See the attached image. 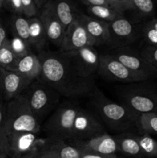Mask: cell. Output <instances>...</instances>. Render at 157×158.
I'll list each match as a JSON object with an SVG mask.
<instances>
[{"label":"cell","instance_id":"obj_1","mask_svg":"<svg viewBox=\"0 0 157 158\" xmlns=\"http://www.w3.org/2000/svg\"><path fill=\"white\" fill-rule=\"evenodd\" d=\"M39 80L66 97L92 96L96 89L93 77L82 76L64 53L40 51Z\"/></svg>","mask_w":157,"mask_h":158},{"label":"cell","instance_id":"obj_2","mask_svg":"<svg viewBox=\"0 0 157 158\" xmlns=\"http://www.w3.org/2000/svg\"><path fill=\"white\" fill-rule=\"evenodd\" d=\"M40 123L31 112L24 94L9 101L4 120L0 125V158L8 140L20 133L38 134Z\"/></svg>","mask_w":157,"mask_h":158},{"label":"cell","instance_id":"obj_3","mask_svg":"<svg viewBox=\"0 0 157 158\" xmlns=\"http://www.w3.org/2000/svg\"><path fill=\"white\" fill-rule=\"evenodd\" d=\"M92 97L97 114L109 128L113 131H124L135 126L138 114L124 104L109 100L97 89Z\"/></svg>","mask_w":157,"mask_h":158},{"label":"cell","instance_id":"obj_4","mask_svg":"<svg viewBox=\"0 0 157 158\" xmlns=\"http://www.w3.org/2000/svg\"><path fill=\"white\" fill-rule=\"evenodd\" d=\"M24 94L26 96L31 112L39 123L55 109L61 96L55 89L40 80H34Z\"/></svg>","mask_w":157,"mask_h":158},{"label":"cell","instance_id":"obj_5","mask_svg":"<svg viewBox=\"0 0 157 158\" xmlns=\"http://www.w3.org/2000/svg\"><path fill=\"white\" fill-rule=\"evenodd\" d=\"M141 83H131L122 89L123 104L136 114H157V90Z\"/></svg>","mask_w":157,"mask_h":158},{"label":"cell","instance_id":"obj_6","mask_svg":"<svg viewBox=\"0 0 157 158\" xmlns=\"http://www.w3.org/2000/svg\"><path fill=\"white\" fill-rule=\"evenodd\" d=\"M79 110L75 103H63L58 106L45 125L48 137L63 140L72 139L74 123Z\"/></svg>","mask_w":157,"mask_h":158},{"label":"cell","instance_id":"obj_7","mask_svg":"<svg viewBox=\"0 0 157 158\" xmlns=\"http://www.w3.org/2000/svg\"><path fill=\"white\" fill-rule=\"evenodd\" d=\"M98 74L107 80L125 83H141L147 80L146 77L130 70L111 54L100 55Z\"/></svg>","mask_w":157,"mask_h":158},{"label":"cell","instance_id":"obj_8","mask_svg":"<svg viewBox=\"0 0 157 158\" xmlns=\"http://www.w3.org/2000/svg\"><path fill=\"white\" fill-rule=\"evenodd\" d=\"M44 142L41 143L37 133H20L8 140L2 158H19L23 156L33 155Z\"/></svg>","mask_w":157,"mask_h":158},{"label":"cell","instance_id":"obj_9","mask_svg":"<svg viewBox=\"0 0 157 158\" xmlns=\"http://www.w3.org/2000/svg\"><path fill=\"white\" fill-rule=\"evenodd\" d=\"M62 53L83 77H93L94 74L98 73L100 55L94 46H87L78 50Z\"/></svg>","mask_w":157,"mask_h":158},{"label":"cell","instance_id":"obj_10","mask_svg":"<svg viewBox=\"0 0 157 158\" xmlns=\"http://www.w3.org/2000/svg\"><path fill=\"white\" fill-rule=\"evenodd\" d=\"M110 54L130 70L146 77L147 80L157 76L156 69L149 64L141 54L137 53L127 46L117 48Z\"/></svg>","mask_w":157,"mask_h":158},{"label":"cell","instance_id":"obj_11","mask_svg":"<svg viewBox=\"0 0 157 158\" xmlns=\"http://www.w3.org/2000/svg\"><path fill=\"white\" fill-rule=\"evenodd\" d=\"M94 46H95V42L89 36L77 17L76 19L66 29L59 49L61 52H69Z\"/></svg>","mask_w":157,"mask_h":158},{"label":"cell","instance_id":"obj_12","mask_svg":"<svg viewBox=\"0 0 157 158\" xmlns=\"http://www.w3.org/2000/svg\"><path fill=\"white\" fill-rule=\"evenodd\" d=\"M37 16L41 20L48 41L60 47L66 29L58 20L55 12L53 1H48L38 11Z\"/></svg>","mask_w":157,"mask_h":158},{"label":"cell","instance_id":"obj_13","mask_svg":"<svg viewBox=\"0 0 157 158\" xmlns=\"http://www.w3.org/2000/svg\"><path fill=\"white\" fill-rule=\"evenodd\" d=\"M32 80L15 71H9L0 67V89L5 100H13L23 94Z\"/></svg>","mask_w":157,"mask_h":158},{"label":"cell","instance_id":"obj_14","mask_svg":"<svg viewBox=\"0 0 157 158\" xmlns=\"http://www.w3.org/2000/svg\"><path fill=\"white\" fill-rule=\"evenodd\" d=\"M105 133L102 123L92 114L80 108L74 123L72 140H87Z\"/></svg>","mask_w":157,"mask_h":158},{"label":"cell","instance_id":"obj_15","mask_svg":"<svg viewBox=\"0 0 157 158\" xmlns=\"http://www.w3.org/2000/svg\"><path fill=\"white\" fill-rule=\"evenodd\" d=\"M33 156L36 158H80L81 151L66 140L48 137Z\"/></svg>","mask_w":157,"mask_h":158},{"label":"cell","instance_id":"obj_16","mask_svg":"<svg viewBox=\"0 0 157 158\" xmlns=\"http://www.w3.org/2000/svg\"><path fill=\"white\" fill-rule=\"evenodd\" d=\"M78 19L86 29L89 36L96 45L110 43L109 23L92 18L84 14H78Z\"/></svg>","mask_w":157,"mask_h":158},{"label":"cell","instance_id":"obj_17","mask_svg":"<svg viewBox=\"0 0 157 158\" xmlns=\"http://www.w3.org/2000/svg\"><path fill=\"white\" fill-rule=\"evenodd\" d=\"M75 146L106 155L115 154L118 151L115 138L106 133L87 140H76Z\"/></svg>","mask_w":157,"mask_h":158},{"label":"cell","instance_id":"obj_18","mask_svg":"<svg viewBox=\"0 0 157 158\" xmlns=\"http://www.w3.org/2000/svg\"><path fill=\"white\" fill-rule=\"evenodd\" d=\"M15 71L32 81L39 80L42 74V65L38 56L31 52L20 58Z\"/></svg>","mask_w":157,"mask_h":158},{"label":"cell","instance_id":"obj_19","mask_svg":"<svg viewBox=\"0 0 157 158\" xmlns=\"http://www.w3.org/2000/svg\"><path fill=\"white\" fill-rule=\"evenodd\" d=\"M109 26L110 42L114 39L120 42L135 40L136 33L135 26L124 16L109 23Z\"/></svg>","mask_w":157,"mask_h":158},{"label":"cell","instance_id":"obj_20","mask_svg":"<svg viewBox=\"0 0 157 158\" xmlns=\"http://www.w3.org/2000/svg\"><path fill=\"white\" fill-rule=\"evenodd\" d=\"M114 137L116 140L118 145V151L132 157H144L136 135L132 134H122Z\"/></svg>","mask_w":157,"mask_h":158},{"label":"cell","instance_id":"obj_21","mask_svg":"<svg viewBox=\"0 0 157 158\" xmlns=\"http://www.w3.org/2000/svg\"><path fill=\"white\" fill-rule=\"evenodd\" d=\"M29 44L31 48L42 51L48 42L41 20L38 16L29 18Z\"/></svg>","mask_w":157,"mask_h":158},{"label":"cell","instance_id":"obj_22","mask_svg":"<svg viewBox=\"0 0 157 158\" xmlns=\"http://www.w3.org/2000/svg\"><path fill=\"white\" fill-rule=\"evenodd\" d=\"M55 12L60 23L65 29L72 24L77 19L78 14L76 13L73 5L69 0H52Z\"/></svg>","mask_w":157,"mask_h":158},{"label":"cell","instance_id":"obj_23","mask_svg":"<svg viewBox=\"0 0 157 158\" xmlns=\"http://www.w3.org/2000/svg\"><path fill=\"white\" fill-rule=\"evenodd\" d=\"M87 12L89 14V16L106 23H110L123 16V13L115 10L109 6H88Z\"/></svg>","mask_w":157,"mask_h":158},{"label":"cell","instance_id":"obj_24","mask_svg":"<svg viewBox=\"0 0 157 158\" xmlns=\"http://www.w3.org/2000/svg\"><path fill=\"white\" fill-rule=\"evenodd\" d=\"M11 26L14 36H17L29 45V18L22 15H12ZM31 47V46H30Z\"/></svg>","mask_w":157,"mask_h":158},{"label":"cell","instance_id":"obj_25","mask_svg":"<svg viewBox=\"0 0 157 158\" xmlns=\"http://www.w3.org/2000/svg\"><path fill=\"white\" fill-rule=\"evenodd\" d=\"M19 59L12 51L10 41L8 39L0 48V67L9 71H15Z\"/></svg>","mask_w":157,"mask_h":158},{"label":"cell","instance_id":"obj_26","mask_svg":"<svg viewBox=\"0 0 157 158\" xmlns=\"http://www.w3.org/2000/svg\"><path fill=\"white\" fill-rule=\"evenodd\" d=\"M135 126L143 134H157V114H138Z\"/></svg>","mask_w":157,"mask_h":158},{"label":"cell","instance_id":"obj_27","mask_svg":"<svg viewBox=\"0 0 157 158\" xmlns=\"http://www.w3.org/2000/svg\"><path fill=\"white\" fill-rule=\"evenodd\" d=\"M136 137L144 157H157V141L155 139L148 134L136 135Z\"/></svg>","mask_w":157,"mask_h":158},{"label":"cell","instance_id":"obj_28","mask_svg":"<svg viewBox=\"0 0 157 158\" xmlns=\"http://www.w3.org/2000/svg\"><path fill=\"white\" fill-rule=\"evenodd\" d=\"M134 11L140 17L149 18L155 13V6L153 0H132Z\"/></svg>","mask_w":157,"mask_h":158},{"label":"cell","instance_id":"obj_29","mask_svg":"<svg viewBox=\"0 0 157 158\" xmlns=\"http://www.w3.org/2000/svg\"><path fill=\"white\" fill-rule=\"evenodd\" d=\"M9 41H10L11 48L17 58H22L32 52L29 45H28L26 42L18 37L13 36L12 40H9Z\"/></svg>","mask_w":157,"mask_h":158},{"label":"cell","instance_id":"obj_30","mask_svg":"<svg viewBox=\"0 0 157 158\" xmlns=\"http://www.w3.org/2000/svg\"><path fill=\"white\" fill-rule=\"evenodd\" d=\"M140 54L149 64L157 69V46L146 45Z\"/></svg>","mask_w":157,"mask_h":158},{"label":"cell","instance_id":"obj_31","mask_svg":"<svg viewBox=\"0 0 157 158\" xmlns=\"http://www.w3.org/2000/svg\"><path fill=\"white\" fill-rule=\"evenodd\" d=\"M107 2L109 6L122 13L126 11L134 10L132 0H107Z\"/></svg>","mask_w":157,"mask_h":158},{"label":"cell","instance_id":"obj_32","mask_svg":"<svg viewBox=\"0 0 157 158\" xmlns=\"http://www.w3.org/2000/svg\"><path fill=\"white\" fill-rule=\"evenodd\" d=\"M23 9V15L27 18L37 16L39 9L34 0H21Z\"/></svg>","mask_w":157,"mask_h":158},{"label":"cell","instance_id":"obj_33","mask_svg":"<svg viewBox=\"0 0 157 158\" xmlns=\"http://www.w3.org/2000/svg\"><path fill=\"white\" fill-rule=\"evenodd\" d=\"M77 148L81 151L80 158H117L116 154L106 155V154H98V153L93 152V151H89V150L84 149V148H78V147H77Z\"/></svg>","mask_w":157,"mask_h":158},{"label":"cell","instance_id":"obj_34","mask_svg":"<svg viewBox=\"0 0 157 158\" xmlns=\"http://www.w3.org/2000/svg\"><path fill=\"white\" fill-rule=\"evenodd\" d=\"M6 8L10 9L15 15H23V9L21 0H9Z\"/></svg>","mask_w":157,"mask_h":158},{"label":"cell","instance_id":"obj_35","mask_svg":"<svg viewBox=\"0 0 157 158\" xmlns=\"http://www.w3.org/2000/svg\"><path fill=\"white\" fill-rule=\"evenodd\" d=\"M6 107H7V103H5V100L3 99L2 96H0V125L2 124L6 117Z\"/></svg>","mask_w":157,"mask_h":158},{"label":"cell","instance_id":"obj_36","mask_svg":"<svg viewBox=\"0 0 157 158\" xmlns=\"http://www.w3.org/2000/svg\"><path fill=\"white\" fill-rule=\"evenodd\" d=\"M8 40L7 35H6V30L0 19V48L3 46L6 40Z\"/></svg>","mask_w":157,"mask_h":158},{"label":"cell","instance_id":"obj_37","mask_svg":"<svg viewBox=\"0 0 157 158\" xmlns=\"http://www.w3.org/2000/svg\"><path fill=\"white\" fill-rule=\"evenodd\" d=\"M84 3L88 5L89 6H109L107 0H83Z\"/></svg>","mask_w":157,"mask_h":158},{"label":"cell","instance_id":"obj_38","mask_svg":"<svg viewBox=\"0 0 157 158\" xmlns=\"http://www.w3.org/2000/svg\"><path fill=\"white\" fill-rule=\"evenodd\" d=\"M34 1H35L38 9H40L48 1H49V0H34Z\"/></svg>","mask_w":157,"mask_h":158},{"label":"cell","instance_id":"obj_39","mask_svg":"<svg viewBox=\"0 0 157 158\" xmlns=\"http://www.w3.org/2000/svg\"><path fill=\"white\" fill-rule=\"evenodd\" d=\"M148 23H149L151 26H153V27L157 30V18H152V19L148 21Z\"/></svg>","mask_w":157,"mask_h":158},{"label":"cell","instance_id":"obj_40","mask_svg":"<svg viewBox=\"0 0 157 158\" xmlns=\"http://www.w3.org/2000/svg\"><path fill=\"white\" fill-rule=\"evenodd\" d=\"M8 1L9 0H0V10H1L2 7H6Z\"/></svg>","mask_w":157,"mask_h":158},{"label":"cell","instance_id":"obj_41","mask_svg":"<svg viewBox=\"0 0 157 158\" xmlns=\"http://www.w3.org/2000/svg\"><path fill=\"white\" fill-rule=\"evenodd\" d=\"M19 158H36V157H34L33 155H26V156H23V157H21Z\"/></svg>","mask_w":157,"mask_h":158},{"label":"cell","instance_id":"obj_42","mask_svg":"<svg viewBox=\"0 0 157 158\" xmlns=\"http://www.w3.org/2000/svg\"><path fill=\"white\" fill-rule=\"evenodd\" d=\"M0 96H2V94H1V89H0Z\"/></svg>","mask_w":157,"mask_h":158}]
</instances>
